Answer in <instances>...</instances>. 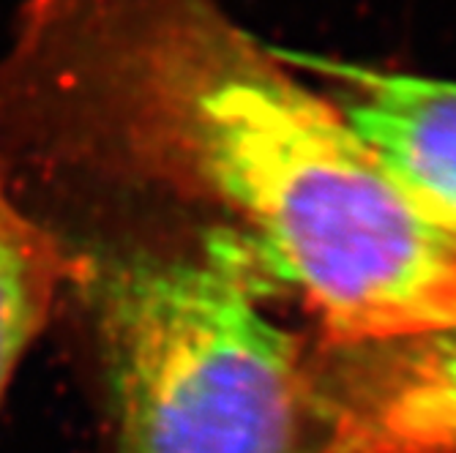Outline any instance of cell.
<instances>
[{"label": "cell", "instance_id": "277c9868", "mask_svg": "<svg viewBox=\"0 0 456 453\" xmlns=\"http://www.w3.org/2000/svg\"><path fill=\"white\" fill-rule=\"evenodd\" d=\"M358 352L317 453H456V325Z\"/></svg>", "mask_w": 456, "mask_h": 453}, {"label": "cell", "instance_id": "5b68a950", "mask_svg": "<svg viewBox=\"0 0 456 453\" xmlns=\"http://www.w3.org/2000/svg\"><path fill=\"white\" fill-rule=\"evenodd\" d=\"M69 276V243L25 208L0 164V399Z\"/></svg>", "mask_w": 456, "mask_h": 453}, {"label": "cell", "instance_id": "3957f363", "mask_svg": "<svg viewBox=\"0 0 456 453\" xmlns=\"http://www.w3.org/2000/svg\"><path fill=\"white\" fill-rule=\"evenodd\" d=\"M330 71L328 101L404 199L456 238V82L350 63Z\"/></svg>", "mask_w": 456, "mask_h": 453}, {"label": "cell", "instance_id": "6da1fadb", "mask_svg": "<svg viewBox=\"0 0 456 453\" xmlns=\"http://www.w3.org/2000/svg\"><path fill=\"white\" fill-rule=\"evenodd\" d=\"M0 164L219 211L330 344L456 325V238L222 0H20L0 38Z\"/></svg>", "mask_w": 456, "mask_h": 453}, {"label": "cell", "instance_id": "7a4b0ae2", "mask_svg": "<svg viewBox=\"0 0 456 453\" xmlns=\"http://www.w3.org/2000/svg\"><path fill=\"white\" fill-rule=\"evenodd\" d=\"M115 453H298L306 368L257 260L219 230L194 252L66 240Z\"/></svg>", "mask_w": 456, "mask_h": 453}]
</instances>
